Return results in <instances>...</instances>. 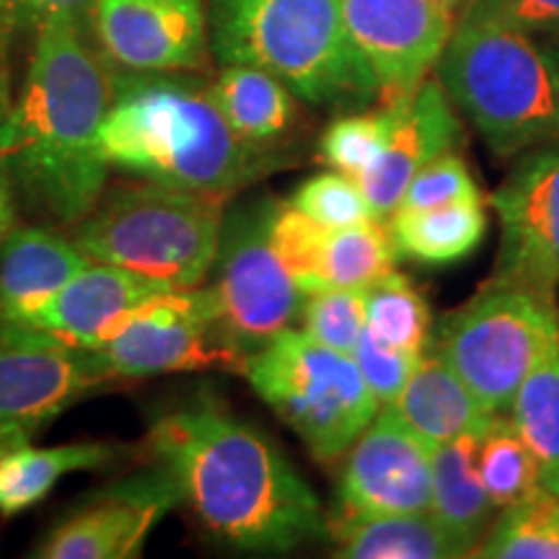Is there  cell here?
I'll return each instance as SVG.
<instances>
[{
    "mask_svg": "<svg viewBox=\"0 0 559 559\" xmlns=\"http://www.w3.org/2000/svg\"><path fill=\"white\" fill-rule=\"evenodd\" d=\"M153 464L202 528L251 551H290L326 531L321 502L272 440L213 396L164 409L148 432Z\"/></svg>",
    "mask_w": 559,
    "mask_h": 559,
    "instance_id": "cell-1",
    "label": "cell"
},
{
    "mask_svg": "<svg viewBox=\"0 0 559 559\" xmlns=\"http://www.w3.org/2000/svg\"><path fill=\"white\" fill-rule=\"evenodd\" d=\"M81 16L39 24L26 79L0 128V166L39 218L75 226L104 194L109 160L102 128L111 75L83 34Z\"/></svg>",
    "mask_w": 559,
    "mask_h": 559,
    "instance_id": "cell-2",
    "label": "cell"
},
{
    "mask_svg": "<svg viewBox=\"0 0 559 559\" xmlns=\"http://www.w3.org/2000/svg\"><path fill=\"white\" fill-rule=\"evenodd\" d=\"M102 148L111 169L218 198L267 174L275 158L230 130L202 83L122 70L111 75Z\"/></svg>",
    "mask_w": 559,
    "mask_h": 559,
    "instance_id": "cell-3",
    "label": "cell"
},
{
    "mask_svg": "<svg viewBox=\"0 0 559 559\" xmlns=\"http://www.w3.org/2000/svg\"><path fill=\"white\" fill-rule=\"evenodd\" d=\"M207 34L221 66L267 70L309 104L381 94L347 37L340 0H210Z\"/></svg>",
    "mask_w": 559,
    "mask_h": 559,
    "instance_id": "cell-4",
    "label": "cell"
},
{
    "mask_svg": "<svg viewBox=\"0 0 559 559\" xmlns=\"http://www.w3.org/2000/svg\"><path fill=\"white\" fill-rule=\"evenodd\" d=\"M438 81L498 156L559 140V81L528 34L459 16L438 60Z\"/></svg>",
    "mask_w": 559,
    "mask_h": 559,
    "instance_id": "cell-5",
    "label": "cell"
},
{
    "mask_svg": "<svg viewBox=\"0 0 559 559\" xmlns=\"http://www.w3.org/2000/svg\"><path fill=\"white\" fill-rule=\"evenodd\" d=\"M226 200L140 179L104 192L70 236L91 262L130 270L169 290L198 288L213 270Z\"/></svg>",
    "mask_w": 559,
    "mask_h": 559,
    "instance_id": "cell-6",
    "label": "cell"
},
{
    "mask_svg": "<svg viewBox=\"0 0 559 559\" xmlns=\"http://www.w3.org/2000/svg\"><path fill=\"white\" fill-rule=\"evenodd\" d=\"M243 376L321 464L345 456L381 409L353 355L293 326L249 355Z\"/></svg>",
    "mask_w": 559,
    "mask_h": 559,
    "instance_id": "cell-7",
    "label": "cell"
},
{
    "mask_svg": "<svg viewBox=\"0 0 559 559\" xmlns=\"http://www.w3.org/2000/svg\"><path fill=\"white\" fill-rule=\"evenodd\" d=\"M557 332V296L492 275L477 296L440 319L430 342L492 415H508L515 391Z\"/></svg>",
    "mask_w": 559,
    "mask_h": 559,
    "instance_id": "cell-8",
    "label": "cell"
},
{
    "mask_svg": "<svg viewBox=\"0 0 559 559\" xmlns=\"http://www.w3.org/2000/svg\"><path fill=\"white\" fill-rule=\"evenodd\" d=\"M88 358L99 381L207 368L243 373L249 360L226 334L210 285L145 300L102 347L88 349Z\"/></svg>",
    "mask_w": 559,
    "mask_h": 559,
    "instance_id": "cell-9",
    "label": "cell"
},
{
    "mask_svg": "<svg viewBox=\"0 0 559 559\" xmlns=\"http://www.w3.org/2000/svg\"><path fill=\"white\" fill-rule=\"evenodd\" d=\"M270 207L272 200H260L226 213L210 270L223 326L247 358L296 324L306 298L272 247Z\"/></svg>",
    "mask_w": 559,
    "mask_h": 559,
    "instance_id": "cell-10",
    "label": "cell"
},
{
    "mask_svg": "<svg viewBox=\"0 0 559 559\" xmlns=\"http://www.w3.org/2000/svg\"><path fill=\"white\" fill-rule=\"evenodd\" d=\"M96 383L88 349L26 324H0V453L32 443Z\"/></svg>",
    "mask_w": 559,
    "mask_h": 559,
    "instance_id": "cell-11",
    "label": "cell"
},
{
    "mask_svg": "<svg viewBox=\"0 0 559 559\" xmlns=\"http://www.w3.org/2000/svg\"><path fill=\"white\" fill-rule=\"evenodd\" d=\"M492 207L500 218L495 275L559 296V140L519 153Z\"/></svg>",
    "mask_w": 559,
    "mask_h": 559,
    "instance_id": "cell-12",
    "label": "cell"
},
{
    "mask_svg": "<svg viewBox=\"0 0 559 559\" xmlns=\"http://www.w3.org/2000/svg\"><path fill=\"white\" fill-rule=\"evenodd\" d=\"M99 52L122 73H181L210 47L202 0H94L86 13Z\"/></svg>",
    "mask_w": 559,
    "mask_h": 559,
    "instance_id": "cell-13",
    "label": "cell"
},
{
    "mask_svg": "<svg viewBox=\"0 0 559 559\" xmlns=\"http://www.w3.org/2000/svg\"><path fill=\"white\" fill-rule=\"evenodd\" d=\"M345 32L386 99L428 79L453 34L438 0H340Z\"/></svg>",
    "mask_w": 559,
    "mask_h": 559,
    "instance_id": "cell-14",
    "label": "cell"
},
{
    "mask_svg": "<svg viewBox=\"0 0 559 559\" xmlns=\"http://www.w3.org/2000/svg\"><path fill=\"white\" fill-rule=\"evenodd\" d=\"M177 506H181L177 485L153 464L83 502L47 534L34 555L45 559L138 557L151 531Z\"/></svg>",
    "mask_w": 559,
    "mask_h": 559,
    "instance_id": "cell-15",
    "label": "cell"
},
{
    "mask_svg": "<svg viewBox=\"0 0 559 559\" xmlns=\"http://www.w3.org/2000/svg\"><path fill=\"white\" fill-rule=\"evenodd\" d=\"M432 506V451L391 407L349 445L337 513H425Z\"/></svg>",
    "mask_w": 559,
    "mask_h": 559,
    "instance_id": "cell-16",
    "label": "cell"
},
{
    "mask_svg": "<svg viewBox=\"0 0 559 559\" xmlns=\"http://www.w3.org/2000/svg\"><path fill=\"white\" fill-rule=\"evenodd\" d=\"M389 104L394 107V124L386 148L358 177L376 221L383 223L400 207L412 177L430 160L451 153L461 140V122L453 111V102L438 79H425L415 91L394 96Z\"/></svg>",
    "mask_w": 559,
    "mask_h": 559,
    "instance_id": "cell-17",
    "label": "cell"
},
{
    "mask_svg": "<svg viewBox=\"0 0 559 559\" xmlns=\"http://www.w3.org/2000/svg\"><path fill=\"white\" fill-rule=\"evenodd\" d=\"M169 288L115 264L91 262L55 293L26 326L79 349H96L124 324L138 306Z\"/></svg>",
    "mask_w": 559,
    "mask_h": 559,
    "instance_id": "cell-18",
    "label": "cell"
},
{
    "mask_svg": "<svg viewBox=\"0 0 559 559\" xmlns=\"http://www.w3.org/2000/svg\"><path fill=\"white\" fill-rule=\"evenodd\" d=\"M91 260L73 236L16 226L0 241V324H26Z\"/></svg>",
    "mask_w": 559,
    "mask_h": 559,
    "instance_id": "cell-19",
    "label": "cell"
},
{
    "mask_svg": "<svg viewBox=\"0 0 559 559\" xmlns=\"http://www.w3.org/2000/svg\"><path fill=\"white\" fill-rule=\"evenodd\" d=\"M383 407H391L430 451L459 438H479L498 417L436 353H423L396 400Z\"/></svg>",
    "mask_w": 559,
    "mask_h": 559,
    "instance_id": "cell-20",
    "label": "cell"
},
{
    "mask_svg": "<svg viewBox=\"0 0 559 559\" xmlns=\"http://www.w3.org/2000/svg\"><path fill=\"white\" fill-rule=\"evenodd\" d=\"M334 555L345 559H456L469 557L432 510L425 513H334L326 521Z\"/></svg>",
    "mask_w": 559,
    "mask_h": 559,
    "instance_id": "cell-21",
    "label": "cell"
},
{
    "mask_svg": "<svg viewBox=\"0 0 559 559\" xmlns=\"http://www.w3.org/2000/svg\"><path fill=\"white\" fill-rule=\"evenodd\" d=\"M207 91L230 130L254 148L270 151L288 135L298 117V96L267 70L223 66Z\"/></svg>",
    "mask_w": 559,
    "mask_h": 559,
    "instance_id": "cell-22",
    "label": "cell"
},
{
    "mask_svg": "<svg viewBox=\"0 0 559 559\" xmlns=\"http://www.w3.org/2000/svg\"><path fill=\"white\" fill-rule=\"evenodd\" d=\"M479 438H459L432 449L430 510L469 557L498 513L477 469Z\"/></svg>",
    "mask_w": 559,
    "mask_h": 559,
    "instance_id": "cell-23",
    "label": "cell"
},
{
    "mask_svg": "<svg viewBox=\"0 0 559 559\" xmlns=\"http://www.w3.org/2000/svg\"><path fill=\"white\" fill-rule=\"evenodd\" d=\"M386 223L402 257L440 267L477 251L487 234V210L481 198L459 200L423 210H396Z\"/></svg>",
    "mask_w": 559,
    "mask_h": 559,
    "instance_id": "cell-24",
    "label": "cell"
},
{
    "mask_svg": "<svg viewBox=\"0 0 559 559\" xmlns=\"http://www.w3.org/2000/svg\"><path fill=\"white\" fill-rule=\"evenodd\" d=\"M107 443H68L34 449L32 443L0 453V515H19L52 492L62 477L94 472L115 461Z\"/></svg>",
    "mask_w": 559,
    "mask_h": 559,
    "instance_id": "cell-25",
    "label": "cell"
},
{
    "mask_svg": "<svg viewBox=\"0 0 559 559\" xmlns=\"http://www.w3.org/2000/svg\"><path fill=\"white\" fill-rule=\"evenodd\" d=\"M508 415L539 466L542 487L559 495V332L534 360Z\"/></svg>",
    "mask_w": 559,
    "mask_h": 559,
    "instance_id": "cell-26",
    "label": "cell"
},
{
    "mask_svg": "<svg viewBox=\"0 0 559 559\" xmlns=\"http://www.w3.org/2000/svg\"><path fill=\"white\" fill-rule=\"evenodd\" d=\"M472 557L559 559V495L539 487L531 498L500 510Z\"/></svg>",
    "mask_w": 559,
    "mask_h": 559,
    "instance_id": "cell-27",
    "label": "cell"
},
{
    "mask_svg": "<svg viewBox=\"0 0 559 559\" xmlns=\"http://www.w3.org/2000/svg\"><path fill=\"white\" fill-rule=\"evenodd\" d=\"M400 257L389 223L383 221L326 230L321 254L324 288H368L389 275Z\"/></svg>",
    "mask_w": 559,
    "mask_h": 559,
    "instance_id": "cell-28",
    "label": "cell"
},
{
    "mask_svg": "<svg viewBox=\"0 0 559 559\" xmlns=\"http://www.w3.org/2000/svg\"><path fill=\"white\" fill-rule=\"evenodd\" d=\"M477 469L489 500L498 510L531 498L542 487L539 466L526 440L508 415H498L481 432L477 445Z\"/></svg>",
    "mask_w": 559,
    "mask_h": 559,
    "instance_id": "cell-29",
    "label": "cell"
},
{
    "mask_svg": "<svg viewBox=\"0 0 559 559\" xmlns=\"http://www.w3.org/2000/svg\"><path fill=\"white\" fill-rule=\"evenodd\" d=\"M366 330L386 345L425 353L432 340L428 300L407 275L391 270L366 288Z\"/></svg>",
    "mask_w": 559,
    "mask_h": 559,
    "instance_id": "cell-30",
    "label": "cell"
},
{
    "mask_svg": "<svg viewBox=\"0 0 559 559\" xmlns=\"http://www.w3.org/2000/svg\"><path fill=\"white\" fill-rule=\"evenodd\" d=\"M324 226L311 221L290 202H272L270 207V239L275 247L280 262L296 280L300 290L313 293L324 288L321 277V254H324Z\"/></svg>",
    "mask_w": 559,
    "mask_h": 559,
    "instance_id": "cell-31",
    "label": "cell"
},
{
    "mask_svg": "<svg viewBox=\"0 0 559 559\" xmlns=\"http://www.w3.org/2000/svg\"><path fill=\"white\" fill-rule=\"evenodd\" d=\"M394 124V107L386 104L373 115H347L326 128L319 143V158L334 171L358 179L386 148Z\"/></svg>",
    "mask_w": 559,
    "mask_h": 559,
    "instance_id": "cell-32",
    "label": "cell"
},
{
    "mask_svg": "<svg viewBox=\"0 0 559 559\" xmlns=\"http://www.w3.org/2000/svg\"><path fill=\"white\" fill-rule=\"evenodd\" d=\"M300 330L321 345L353 355L366 332V288H321L306 293Z\"/></svg>",
    "mask_w": 559,
    "mask_h": 559,
    "instance_id": "cell-33",
    "label": "cell"
},
{
    "mask_svg": "<svg viewBox=\"0 0 559 559\" xmlns=\"http://www.w3.org/2000/svg\"><path fill=\"white\" fill-rule=\"evenodd\" d=\"M290 205L330 230L376 221L373 207L366 192L360 190L358 179L334 169L306 179L293 192Z\"/></svg>",
    "mask_w": 559,
    "mask_h": 559,
    "instance_id": "cell-34",
    "label": "cell"
},
{
    "mask_svg": "<svg viewBox=\"0 0 559 559\" xmlns=\"http://www.w3.org/2000/svg\"><path fill=\"white\" fill-rule=\"evenodd\" d=\"M477 198L479 187L477 181H474L472 169L456 151H451L445 153V156L430 160L425 169H419L415 177H412L396 210H423Z\"/></svg>",
    "mask_w": 559,
    "mask_h": 559,
    "instance_id": "cell-35",
    "label": "cell"
},
{
    "mask_svg": "<svg viewBox=\"0 0 559 559\" xmlns=\"http://www.w3.org/2000/svg\"><path fill=\"white\" fill-rule=\"evenodd\" d=\"M353 358L358 362L362 379H366L370 391H373L376 400L383 407V404H391L396 400V394L404 389L412 370L417 368L423 353H409V349L386 345V342L373 337L366 330L353 349Z\"/></svg>",
    "mask_w": 559,
    "mask_h": 559,
    "instance_id": "cell-36",
    "label": "cell"
},
{
    "mask_svg": "<svg viewBox=\"0 0 559 559\" xmlns=\"http://www.w3.org/2000/svg\"><path fill=\"white\" fill-rule=\"evenodd\" d=\"M461 16L498 21L528 37L534 34L559 37V0H474L461 11Z\"/></svg>",
    "mask_w": 559,
    "mask_h": 559,
    "instance_id": "cell-37",
    "label": "cell"
},
{
    "mask_svg": "<svg viewBox=\"0 0 559 559\" xmlns=\"http://www.w3.org/2000/svg\"><path fill=\"white\" fill-rule=\"evenodd\" d=\"M94 0H0V21L16 29H37L52 16L86 19Z\"/></svg>",
    "mask_w": 559,
    "mask_h": 559,
    "instance_id": "cell-38",
    "label": "cell"
},
{
    "mask_svg": "<svg viewBox=\"0 0 559 559\" xmlns=\"http://www.w3.org/2000/svg\"><path fill=\"white\" fill-rule=\"evenodd\" d=\"M11 26L0 21V128L13 107V86H11V62H9V45H11Z\"/></svg>",
    "mask_w": 559,
    "mask_h": 559,
    "instance_id": "cell-39",
    "label": "cell"
},
{
    "mask_svg": "<svg viewBox=\"0 0 559 559\" xmlns=\"http://www.w3.org/2000/svg\"><path fill=\"white\" fill-rule=\"evenodd\" d=\"M16 228V190H13L9 174L0 166V241Z\"/></svg>",
    "mask_w": 559,
    "mask_h": 559,
    "instance_id": "cell-40",
    "label": "cell"
},
{
    "mask_svg": "<svg viewBox=\"0 0 559 559\" xmlns=\"http://www.w3.org/2000/svg\"><path fill=\"white\" fill-rule=\"evenodd\" d=\"M544 52H547V58L551 62V70H555V75H557V81H559V37L551 39L549 45L544 47Z\"/></svg>",
    "mask_w": 559,
    "mask_h": 559,
    "instance_id": "cell-41",
    "label": "cell"
},
{
    "mask_svg": "<svg viewBox=\"0 0 559 559\" xmlns=\"http://www.w3.org/2000/svg\"><path fill=\"white\" fill-rule=\"evenodd\" d=\"M438 3L443 5V9H449V11L453 13V16H456V11H459V13L464 11V3H466V0H438Z\"/></svg>",
    "mask_w": 559,
    "mask_h": 559,
    "instance_id": "cell-42",
    "label": "cell"
},
{
    "mask_svg": "<svg viewBox=\"0 0 559 559\" xmlns=\"http://www.w3.org/2000/svg\"><path fill=\"white\" fill-rule=\"evenodd\" d=\"M469 3H474V0H466V3H464V9H466V5H469Z\"/></svg>",
    "mask_w": 559,
    "mask_h": 559,
    "instance_id": "cell-43",
    "label": "cell"
}]
</instances>
